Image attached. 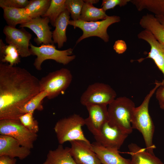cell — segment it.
Instances as JSON below:
<instances>
[{"instance_id":"cell-7","label":"cell","mask_w":164,"mask_h":164,"mask_svg":"<svg viewBox=\"0 0 164 164\" xmlns=\"http://www.w3.org/2000/svg\"><path fill=\"white\" fill-rule=\"evenodd\" d=\"M72 78L70 71L66 68L50 72L39 80L40 92H46L47 97L53 99L65 91L71 84Z\"/></svg>"},{"instance_id":"cell-11","label":"cell","mask_w":164,"mask_h":164,"mask_svg":"<svg viewBox=\"0 0 164 164\" xmlns=\"http://www.w3.org/2000/svg\"><path fill=\"white\" fill-rule=\"evenodd\" d=\"M128 134L117 127L105 122L99 135L94 136L96 142L104 147L119 150Z\"/></svg>"},{"instance_id":"cell-2","label":"cell","mask_w":164,"mask_h":164,"mask_svg":"<svg viewBox=\"0 0 164 164\" xmlns=\"http://www.w3.org/2000/svg\"><path fill=\"white\" fill-rule=\"evenodd\" d=\"M155 84V87L146 95L141 104L134 108L131 121L132 129H137L142 134L146 151L152 154H154L153 150L156 148L153 143L155 126L149 114V105L151 97L161 86L160 82L157 81Z\"/></svg>"},{"instance_id":"cell-1","label":"cell","mask_w":164,"mask_h":164,"mask_svg":"<svg viewBox=\"0 0 164 164\" xmlns=\"http://www.w3.org/2000/svg\"><path fill=\"white\" fill-rule=\"evenodd\" d=\"M40 92L39 80L27 70L0 63V120H19L22 108Z\"/></svg>"},{"instance_id":"cell-36","label":"cell","mask_w":164,"mask_h":164,"mask_svg":"<svg viewBox=\"0 0 164 164\" xmlns=\"http://www.w3.org/2000/svg\"><path fill=\"white\" fill-rule=\"evenodd\" d=\"M157 20L164 27V17L155 16Z\"/></svg>"},{"instance_id":"cell-16","label":"cell","mask_w":164,"mask_h":164,"mask_svg":"<svg viewBox=\"0 0 164 164\" xmlns=\"http://www.w3.org/2000/svg\"><path fill=\"white\" fill-rule=\"evenodd\" d=\"M31 149L22 146L15 138L5 135H0V156L6 155L23 160L30 155Z\"/></svg>"},{"instance_id":"cell-25","label":"cell","mask_w":164,"mask_h":164,"mask_svg":"<svg viewBox=\"0 0 164 164\" xmlns=\"http://www.w3.org/2000/svg\"><path fill=\"white\" fill-rule=\"evenodd\" d=\"M51 0H31L24 8L26 14L31 19L42 17L46 12Z\"/></svg>"},{"instance_id":"cell-10","label":"cell","mask_w":164,"mask_h":164,"mask_svg":"<svg viewBox=\"0 0 164 164\" xmlns=\"http://www.w3.org/2000/svg\"><path fill=\"white\" fill-rule=\"evenodd\" d=\"M3 33L5 36L6 43L14 46L20 57H26L31 55L29 47L32 35L24 28L17 29L6 25L3 28Z\"/></svg>"},{"instance_id":"cell-30","label":"cell","mask_w":164,"mask_h":164,"mask_svg":"<svg viewBox=\"0 0 164 164\" xmlns=\"http://www.w3.org/2000/svg\"><path fill=\"white\" fill-rule=\"evenodd\" d=\"M33 113H28L24 114L19 118L22 124L30 131L37 133L39 130L38 123L34 119Z\"/></svg>"},{"instance_id":"cell-19","label":"cell","mask_w":164,"mask_h":164,"mask_svg":"<svg viewBox=\"0 0 164 164\" xmlns=\"http://www.w3.org/2000/svg\"><path fill=\"white\" fill-rule=\"evenodd\" d=\"M70 14L66 9L60 15L56 21L52 32V39L54 43L57 44L58 48H62L67 40L66 30L70 19Z\"/></svg>"},{"instance_id":"cell-18","label":"cell","mask_w":164,"mask_h":164,"mask_svg":"<svg viewBox=\"0 0 164 164\" xmlns=\"http://www.w3.org/2000/svg\"><path fill=\"white\" fill-rule=\"evenodd\" d=\"M131 157V164H164L154 154L149 153L146 149L142 148L134 143L128 146Z\"/></svg>"},{"instance_id":"cell-37","label":"cell","mask_w":164,"mask_h":164,"mask_svg":"<svg viewBox=\"0 0 164 164\" xmlns=\"http://www.w3.org/2000/svg\"><path fill=\"white\" fill-rule=\"evenodd\" d=\"M84 2L89 3L93 5V4L97 3L99 1L98 0H84Z\"/></svg>"},{"instance_id":"cell-15","label":"cell","mask_w":164,"mask_h":164,"mask_svg":"<svg viewBox=\"0 0 164 164\" xmlns=\"http://www.w3.org/2000/svg\"><path fill=\"white\" fill-rule=\"evenodd\" d=\"M138 38L146 41L150 46V51L148 56L142 60L151 58L154 61L159 69L162 73L164 79L160 83L161 86H164V45L160 43L149 31L144 29L137 35Z\"/></svg>"},{"instance_id":"cell-29","label":"cell","mask_w":164,"mask_h":164,"mask_svg":"<svg viewBox=\"0 0 164 164\" xmlns=\"http://www.w3.org/2000/svg\"><path fill=\"white\" fill-rule=\"evenodd\" d=\"M84 2L82 0H66V9L73 20L80 19Z\"/></svg>"},{"instance_id":"cell-34","label":"cell","mask_w":164,"mask_h":164,"mask_svg":"<svg viewBox=\"0 0 164 164\" xmlns=\"http://www.w3.org/2000/svg\"><path fill=\"white\" fill-rule=\"evenodd\" d=\"M155 95L161 109L164 110V86H160L156 91Z\"/></svg>"},{"instance_id":"cell-35","label":"cell","mask_w":164,"mask_h":164,"mask_svg":"<svg viewBox=\"0 0 164 164\" xmlns=\"http://www.w3.org/2000/svg\"><path fill=\"white\" fill-rule=\"evenodd\" d=\"M17 160L6 155L0 156V164H16Z\"/></svg>"},{"instance_id":"cell-21","label":"cell","mask_w":164,"mask_h":164,"mask_svg":"<svg viewBox=\"0 0 164 164\" xmlns=\"http://www.w3.org/2000/svg\"><path fill=\"white\" fill-rule=\"evenodd\" d=\"M70 148L60 144L53 150L49 151L43 164H77L71 155Z\"/></svg>"},{"instance_id":"cell-28","label":"cell","mask_w":164,"mask_h":164,"mask_svg":"<svg viewBox=\"0 0 164 164\" xmlns=\"http://www.w3.org/2000/svg\"><path fill=\"white\" fill-rule=\"evenodd\" d=\"M47 96L48 94L46 92H40L32 98L23 107L21 111L22 114V115L28 113H34L36 110L42 111L43 109L42 104V101Z\"/></svg>"},{"instance_id":"cell-8","label":"cell","mask_w":164,"mask_h":164,"mask_svg":"<svg viewBox=\"0 0 164 164\" xmlns=\"http://www.w3.org/2000/svg\"><path fill=\"white\" fill-rule=\"evenodd\" d=\"M0 134L11 137L17 140L22 146L30 149L38 135L25 127L19 120H0Z\"/></svg>"},{"instance_id":"cell-4","label":"cell","mask_w":164,"mask_h":164,"mask_svg":"<svg viewBox=\"0 0 164 164\" xmlns=\"http://www.w3.org/2000/svg\"><path fill=\"white\" fill-rule=\"evenodd\" d=\"M84 125V119L77 114L58 121L53 129L59 144L63 145L66 142L76 140L91 144L84 134L82 127Z\"/></svg>"},{"instance_id":"cell-20","label":"cell","mask_w":164,"mask_h":164,"mask_svg":"<svg viewBox=\"0 0 164 164\" xmlns=\"http://www.w3.org/2000/svg\"><path fill=\"white\" fill-rule=\"evenodd\" d=\"M139 24L142 28L149 31L160 43L164 45V27L155 16L148 13L144 15L140 19Z\"/></svg>"},{"instance_id":"cell-12","label":"cell","mask_w":164,"mask_h":164,"mask_svg":"<svg viewBox=\"0 0 164 164\" xmlns=\"http://www.w3.org/2000/svg\"><path fill=\"white\" fill-rule=\"evenodd\" d=\"M47 17H41L32 19L29 22L20 25V28H27L32 30L36 36L34 39L38 45L40 44H54L52 39V32Z\"/></svg>"},{"instance_id":"cell-27","label":"cell","mask_w":164,"mask_h":164,"mask_svg":"<svg viewBox=\"0 0 164 164\" xmlns=\"http://www.w3.org/2000/svg\"><path fill=\"white\" fill-rule=\"evenodd\" d=\"M66 0H51L50 5L46 13L42 17H47L51 25L54 27L56 20L66 9Z\"/></svg>"},{"instance_id":"cell-5","label":"cell","mask_w":164,"mask_h":164,"mask_svg":"<svg viewBox=\"0 0 164 164\" xmlns=\"http://www.w3.org/2000/svg\"><path fill=\"white\" fill-rule=\"evenodd\" d=\"M29 47L31 55L36 56L33 65L38 70H41L42 63L46 60H53L57 63L66 65L76 57L75 55H72L73 49L71 48L60 50L56 49L54 44H42L38 47L31 43Z\"/></svg>"},{"instance_id":"cell-33","label":"cell","mask_w":164,"mask_h":164,"mask_svg":"<svg viewBox=\"0 0 164 164\" xmlns=\"http://www.w3.org/2000/svg\"><path fill=\"white\" fill-rule=\"evenodd\" d=\"M127 46L125 42L122 40L116 41L113 46V49L115 52L119 54H122L127 50Z\"/></svg>"},{"instance_id":"cell-9","label":"cell","mask_w":164,"mask_h":164,"mask_svg":"<svg viewBox=\"0 0 164 164\" xmlns=\"http://www.w3.org/2000/svg\"><path fill=\"white\" fill-rule=\"evenodd\" d=\"M116 95L109 85L97 82L88 86L81 96L80 102L85 106L91 104L107 105L114 101Z\"/></svg>"},{"instance_id":"cell-31","label":"cell","mask_w":164,"mask_h":164,"mask_svg":"<svg viewBox=\"0 0 164 164\" xmlns=\"http://www.w3.org/2000/svg\"><path fill=\"white\" fill-rule=\"evenodd\" d=\"M29 2L28 0H0V7L2 9L4 7L25 8Z\"/></svg>"},{"instance_id":"cell-14","label":"cell","mask_w":164,"mask_h":164,"mask_svg":"<svg viewBox=\"0 0 164 164\" xmlns=\"http://www.w3.org/2000/svg\"><path fill=\"white\" fill-rule=\"evenodd\" d=\"M71 155L77 164H101L98 157L91 148V144L80 140L70 142Z\"/></svg>"},{"instance_id":"cell-3","label":"cell","mask_w":164,"mask_h":164,"mask_svg":"<svg viewBox=\"0 0 164 164\" xmlns=\"http://www.w3.org/2000/svg\"><path fill=\"white\" fill-rule=\"evenodd\" d=\"M135 107L134 103L129 98L125 97L116 98L108 108V124L130 134L133 131L131 122L132 114Z\"/></svg>"},{"instance_id":"cell-17","label":"cell","mask_w":164,"mask_h":164,"mask_svg":"<svg viewBox=\"0 0 164 164\" xmlns=\"http://www.w3.org/2000/svg\"><path fill=\"white\" fill-rule=\"evenodd\" d=\"M91 148L102 164H131V160L121 155L118 150L104 147L96 142Z\"/></svg>"},{"instance_id":"cell-26","label":"cell","mask_w":164,"mask_h":164,"mask_svg":"<svg viewBox=\"0 0 164 164\" xmlns=\"http://www.w3.org/2000/svg\"><path fill=\"white\" fill-rule=\"evenodd\" d=\"M108 15L102 8L94 7L93 5L84 3L80 19L87 22H95L105 19Z\"/></svg>"},{"instance_id":"cell-23","label":"cell","mask_w":164,"mask_h":164,"mask_svg":"<svg viewBox=\"0 0 164 164\" xmlns=\"http://www.w3.org/2000/svg\"><path fill=\"white\" fill-rule=\"evenodd\" d=\"M20 56L17 48L12 44L6 45L0 39V63H9L14 66L20 62Z\"/></svg>"},{"instance_id":"cell-13","label":"cell","mask_w":164,"mask_h":164,"mask_svg":"<svg viewBox=\"0 0 164 164\" xmlns=\"http://www.w3.org/2000/svg\"><path fill=\"white\" fill-rule=\"evenodd\" d=\"M86 107L89 116L84 119L85 125L94 136L98 135L103 125L108 121L107 105L91 104Z\"/></svg>"},{"instance_id":"cell-32","label":"cell","mask_w":164,"mask_h":164,"mask_svg":"<svg viewBox=\"0 0 164 164\" xmlns=\"http://www.w3.org/2000/svg\"><path fill=\"white\" fill-rule=\"evenodd\" d=\"M130 1V0H103L101 8L106 12L108 10L113 9L117 5L124 6Z\"/></svg>"},{"instance_id":"cell-22","label":"cell","mask_w":164,"mask_h":164,"mask_svg":"<svg viewBox=\"0 0 164 164\" xmlns=\"http://www.w3.org/2000/svg\"><path fill=\"white\" fill-rule=\"evenodd\" d=\"M2 9L4 18L10 27H16L18 24L27 22L31 19L26 14L24 8L4 7Z\"/></svg>"},{"instance_id":"cell-24","label":"cell","mask_w":164,"mask_h":164,"mask_svg":"<svg viewBox=\"0 0 164 164\" xmlns=\"http://www.w3.org/2000/svg\"><path fill=\"white\" fill-rule=\"evenodd\" d=\"M138 11L146 9L155 16L164 17V0H130Z\"/></svg>"},{"instance_id":"cell-6","label":"cell","mask_w":164,"mask_h":164,"mask_svg":"<svg viewBox=\"0 0 164 164\" xmlns=\"http://www.w3.org/2000/svg\"><path fill=\"white\" fill-rule=\"evenodd\" d=\"M120 21L119 16L108 15L105 19L101 21L87 22L80 19L70 20L69 25L73 26L74 28H79L83 31V34L77 40L76 44L84 39L94 36L98 37L107 43L109 39L107 32L108 28L111 24Z\"/></svg>"}]
</instances>
